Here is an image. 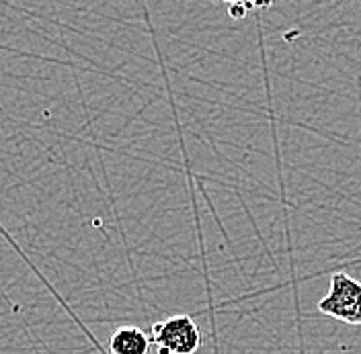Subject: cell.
Segmentation results:
<instances>
[{
  "label": "cell",
  "mask_w": 361,
  "mask_h": 354,
  "mask_svg": "<svg viewBox=\"0 0 361 354\" xmlns=\"http://www.w3.org/2000/svg\"><path fill=\"white\" fill-rule=\"evenodd\" d=\"M152 346L158 354H195L203 344L202 330L191 315H171L150 328Z\"/></svg>",
  "instance_id": "6da1fadb"
},
{
  "label": "cell",
  "mask_w": 361,
  "mask_h": 354,
  "mask_svg": "<svg viewBox=\"0 0 361 354\" xmlns=\"http://www.w3.org/2000/svg\"><path fill=\"white\" fill-rule=\"evenodd\" d=\"M318 311L349 326H361L360 281H355L347 272H335L331 277L329 293L318 301Z\"/></svg>",
  "instance_id": "7a4b0ae2"
},
{
  "label": "cell",
  "mask_w": 361,
  "mask_h": 354,
  "mask_svg": "<svg viewBox=\"0 0 361 354\" xmlns=\"http://www.w3.org/2000/svg\"><path fill=\"white\" fill-rule=\"evenodd\" d=\"M152 338L137 326H121L109 338L111 354H150Z\"/></svg>",
  "instance_id": "3957f363"
},
{
  "label": "cell",
  "mask_w": 361,
  "mask_h": 354,
  "mask_svg": "<svg viewBox=\"0 0 361 354\" xmlns=\"http://www.w3.org/2000/svg\"><path fill=\"white\" fill-rule=\"evenodd\" d=\"M228 6V15L232 19H245L252 11H267L273 0H218Z\"/></svg>",
  "instance_id": "277c9868"
}]
</instances>
